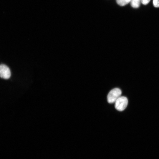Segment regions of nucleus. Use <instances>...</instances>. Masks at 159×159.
I'll return each mask as SVG.
<instances>
[{
    "label": "nucleus",
    "mask_w": 159,
    "mask_h": 159,
    "mask_svg": "<svg viewBox=\"0 0 159 159\" xmlns=\"http://www.w3.org/2000/svg\"><path fill=\"white\" fill-rule=\"evenodd\" d=\"M122 94L121 90L119 88H116L111 90L107 96V100L109 103H112L121 96Z\"/></svg>",
    "instance_id": "1"
},
{
    "label": "nucleus",
    "mask_w": 159,
    "mask_h": 159,
    "mask_svg": "<svg viewBox=\"0 0 159 159\" xmlns=\"http://www.w3.org/2000/svg\"><path fill=\"white\" fill-rule=\"evenodd\" d=\"M128 102V100L127 97L124 96H120L115 102V107L118 111H122L127 107Z\"/></svg>",
    "instance_id": "2"
},
{
    "label": "nucleus",
    "mask_w": 159,
    "mask_h": 159,
    "mask_svg": "<svg viewBox=\"0 0 159 159\" xmlns=\"http://www.w3.org/2000/svg\"><path fill=\"white\" fill-rule=\"evenodd\" d=\"M10 76L11 72L9 68L5 64L0 65V77L7 79Z\"/></svg>",
    "instance_id": "3"
},
{
    "label": "nucleus",
    "mask_w": 159,
    "mask_h": 159,
    "mask_svg": "<svg viewBox=\"0 0 159 159\" xmlns=\"http://www.w3.org/2000/svg\"><path fill=\"white\" fill-rule=\"evenodd\" d=\"M131 5L134 8H138L139 7L141 0H131Z\"/></svg>",
    "instance_id": "4"
},
{
    "label": "nucleus",
    "mask_w": 159,
    "mask_h": 159,
    "mask_svg": "<svg viewBox=\"0 0 159 159\" xmlns=\"http://www.w3.org/2000/svg\"><path fill=\"white\" fill-rule=\"evenodd\" d=\"M131 0H116V2L119 5L123 6H124L130 1Z\"/></svg>",
    "instance_id": "5"
},
{
    "label": "nucleus",
    "mask_w": 159,
    "mask_h": 159,
    "mask_svg": "<svg viewBox=\"0 0 159 159\" xmlns=\"http://www.w3.org/2000/svg\"><path fill=\"white\" fill-rule=\"evenodd\" d=\"M153 4L155 7H159V0H153Z\"/></svg>",
    "instance_id": "6"
},
{
    "label": "nucleus",
    "mask_w": 159,
    "mask_h": 159,
    "mask_svg": "<svg viewBox=\"0 0 159 159\" xmlns=\"http://www.w3.org/2000/svg\"><path fill=\"white\" fill-rule=\"evenodd\" d=\"M150 0H141V2L144 5H146L148 4Z\"/></svg>",
    "instance_id": "7"
}]
</instances>
